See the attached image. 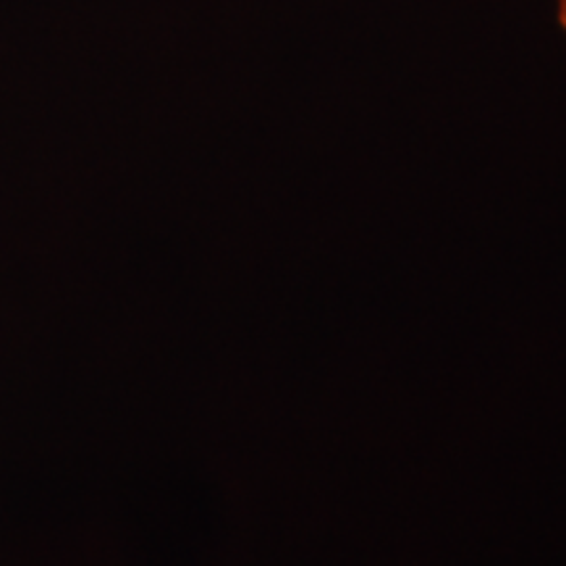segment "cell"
<instances>
[{"label": "cell", "mask_w": 566, "mask_h": 566, "mask_svg": "<svg viewBox=\"0 0 566 566\" xmlns=\"http://www.w3.org/2000/svg\"><path fill=\"white\" fill-rule=\"evenodd\" d=\"M556 13H558V24L566 30V0H556Z\"/></svg>", "instance_id": "obj_1"}]
</instances>
